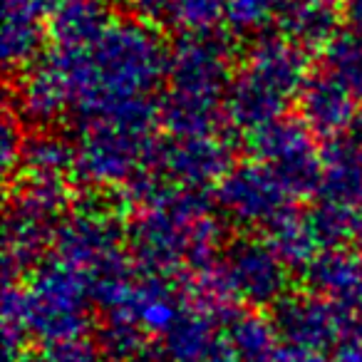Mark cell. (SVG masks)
Returning a JSON list of instances; mask_svg holds the SVG:
<instances>
[{"instance_id": "15", "label": "cell", "mask_w": 362, "mask_h": 362, "mask_svg": "<svg viewBox=\"0 0 362 362\" xmlns=\"http://www.w3.org/2000/svg\"><path fill=\"white\" fill-rule=\"evenodd\" d=\"M317 197L320 202L347 204V206L362 204V141L350 132L325 144Z\"/></svg>"}, {"instance_id": "12", "label": "cell", "mask_w": 362, "mask_h": 362, "mask_svg": "<svg viewBox=\"0 0 362 362\" xmlns=\"http://www.w3.org/2000/svg\"><path fill=\"white\" fill-rule=\"evenodd\" d=\"M70 105H75V90L60 50L37 62L18 85V110L37 124L57 119Z\"/></svg>"}, {"instance_id": "22", "label": "cell", "mask_w": 362, "mask_h": 362, "mask_svg": "<svg viewBox=\"0 0 362 362\" xmlns=\"http://www.w3.org/2000/svg\"><path fill=\"white\" fill-rule=\"evenodd\" d=\"M21 166L25 176L37 179H62L67 169L77 166V151L70 141L55 134H37L25 139L21 154Z\"/></svg>"}, {"instance_id": "28", "label": "cell", "mask_w": 362, "mask_h": 362, "mask_svg": "<svg viewBox=\"0 0 362 362\" xmlns=\"http://www.w3.org/2000/svg\"><path fill=\"white\" fill-rule=\"evenodd\" d=\"M310 3H322V6H332V3H337V0H310Z\"/></svg>"}, {"instance_id": "18", "label": "cell", "mask_w": 362, "mask_h": 362, "mask_svg": "<svg viewBox=\"0 0 362 362\" xmlns=\"http://www.w3.org/2000/svg\"><path fill=\"white\" fill-rule=\"evenodd\" d=\"M308 283L315 293L335 298L340 305L362 300V256L347 248H325L305 268Z\"/></svg>"}, {"instance_id": "13", "label": "cell", "mask_w": 362, "mask_h": 362, "mask_svg": "<svg viewBox=\"0 0 362 362\" xmlns=\"http://www.w3.org/2000/svg\"><path fill=\"white\" fill-rule=\"evenodd\" d=\"M55 218L11 202L6 218V276L21 278L28 268L40 263V253L55 241Z\"/></svg>"}, {"instance_id": "9", "label": "cell", "mask_w": 362, "mask_h": 362, "mask_svg": "<svg viewBox=\"0 0 362 362\" xmlns=\"http://www.w3.org/2000/svg\"><path fill=\"white\" fill-rule=\"evenodd\" d=\"M122 226L115 209L87 206L75 211L57 226L55 248L57 258L82 273H92L102 263L119 256Z\"/></svg>"}, {"instance_id": "17", "label": "cell", "mask_w": 362, "mask_h": 362, "mask_svg": "<svg viewBox=\"0 0 362 362\" xmlns=\"http://www.w3.org/2000/svg\"><path fill=\"white\" fill-rule=\"evenodd\" d=\"M112 25L105 0H67L50 16V33L62 50H87Z\"/></svg>"}, {"instance_id": "1", "label": "cell", "mask_w": 362, "mask_h": 362, "mask_svg": "<svg viewBox=\"0 0 362 362\" xmlns=\"http://www.w3.org/2000/svg\"><path fill=\"white\" fill-rule=\"evenodd\" d=\"M75 90V117L90 127L107 107L149 92L169 72V55L159 37L134 23H115L87 50H62Z\"/></svg>"}, {"instance_id": "8", "label": "cell", "mask_w": 362, "mask_h": 362, "mask_svg": "<svg viewBox=\"0 0 362 362\" xmlns=\"http://www.w3.org/2000/svg\"><path fill=\"white\" fill-rule=\"evenodd\" d=\"M214 273L231 298L248 303H271L286 291V263L276 256L271 243L241 238L231 243L226 258L214 266Z\"/></svg>"}, {"instance_id": "3", "label": "cell", "mask_w": 362, "mask_h": 362, "mask_svg": "<svg viewBox=\"0 0 362 362\" xmlns=\"http://www.w3.org/2000/svg\"><path fill=\"white\" fill-rule=\"evenodd\" d=\"M291 199L283 179L263 161L236 166L216 187L221 214L241 226H271L291 211Z\"/></svg>"}, {"instance_id": "25", "label": "cell", "mask_w": 362, "mask_h": 362, "mask_svg": "<svg viewBox=\"0 0 362 362\" xmlns=\"http://www.w3.org/2000/svg\"><path fill=\"white\" fill-rule=\"evenodd\" d=\"M325 67L350 87L362 105V35L352 30L337 33L325 45Z\"/></svg>"}, {"instance_id": "20", "label": "cell", "mask_w": 362, "mask_h": 362, "mask_svg": "<svg viewBox=\"0 0 362 362\" xmlns=\"http://www.w3.org/2000/svg\"><path fill=\"white\" fill-rule=\"evenodd\" d=\"M281 30L300 47H325L337 35V16L332 6L310 0H286L278 13Z\"/></svg>"}, {"instance_id": "24", "label": "cell", "mask_w": 362, "mask_h": 362, "mask_svg": "<svg viewBox=\"0 0 362 362\" xmlns=\"http://www.w3.org/2000/svg\"><path fill=\"white\" fill-rule=\"evenodd\" d=\"M223 18H226V0H169L161 25L187 35V33L216 30Z\"/></svg>"}, {"instance_id": "4", "label": "cell", "mask_w": 362, "mask_h": 362, "mask_svg": "<svg viewBox=\"0 0 362 362\" xmlns=\"http://www.w3.org/2000/svg\"><path fill=\"white\" fill-rule=\"evenodd\" d=\"M231 45L216 30L181 35L169 55L174 90L223 100L231 82Z\"/></svg>"}, {"instance_id": "2", "label": "cell", "mask_w": 362, "mask_h": 362, "mask_svg": "<svg viewBox=\"0 0 362 362\" xmlns=\"http://www.w3.org/2000/svg\"><path fill=\"white\" fill-rule=\"evenodd\" d=\"M313 132L300 119H276L246 134L248 149L258 161L273 166L293 197L317 194L322 181V154Z\"/></svg>"}, {"instance_id": "11", "label": "cell", "mask_w": 362, "mask_h": 362, "mask_svg": "<svg viewBox=\"0 0 362 362\" xmlns=\"http://www.w3.org/2000/svg\"><path fill=\"white\" fill-rule=\"evenodd\" d=\"M243 70H248L256 80H261L273 92L286 97L288 102L300 95L303 85L310 77L303 47L283 33L258 37L248 50Z\"/></svg>"}, {"instance_id": "26", "label": "cell", "mask_w": 362, "mask_h": 362, "mask_svg": "<svg viewBox=\"0 0 362 362\" xmlns=\"http://www.w3.org/2000/svg\"><path fill=\"white\" fill-rule=\"evenodd\" d=\"M23 134H21V124L16 122L13 112H6V122H3V132H0V151H3V166L11 174L16 161L21 164V154H23Z\"/></svg>"}, {"instance_id": "19", "label": "cell", "mask_w": 362, "mask_h": 362, "mask_svg": "<svg viewBox=\"0 0 362 362\" xmlns=\"http://www.w3.org/2000/svg\"><path fill=\"white\" fill-rule=\"evenodd\" d=\"M223 100L171 90L159 102V122L174 136H214L223 117Z\"/></svg>"}, {"instance_id": "23", "label": "cell", "mask_w": 362, "mask_h": 362, "mask_svg": "<svg viewBox=\"0 0 362 362\" xmlns=\"http://www.w3.org/2000/svg\"><path fill=\"white\" fill-rule=\"evenodd\" d=\"M281 325L293 335H300L305 340H320L330 332L332 325L340 322V313H332L330 305L315 298H291L281 303Z\"/></svg>"}, {"instance_id": "6", "label": "cell", "mask_w": 362, "mask_h": 362, "mask_svg": "<svg viewBox=\"0 0 362 362\" xmlns=\"http://www.w3.org/2000/svg\"><path fill=\"white\" fill-rule=\"evenodd\" d=\"M154 141L122 127H90L77 149V174L92 184H119L139 174L149 161Z\"/></svg>"}, {"instance_id": "16", "label": "cell", "mask_w": 362, "mask_h": 362, "mask_svg": "<svg viewBox=\"0 0 362 362\" xmlns=\"http://www.w3.org/2000/svg\"><path fill=\"white\" fill-rule=\"evenodd\" d=\"M3 13V57L8 70H18L40 55L45 42L42 18L50 16V8L45 0H6Z\"/></svg>"}, {"instance_id": "21", "label": "cell", "mask_w": 362, "mask_h": 362, "mask_svg": "<svg viewBox=\"0 0 362 362\" xmlns=\"http://www.w3.org/2000/svg\"><path fill=\"white\" fill-rule=\"evenodd\" d=\"M268 231H271L268 233V243L288 268H308L322 248L308 214L298 216L293 209L286 216L278 218L276 223H271Z\"/></svg>"}, {"instance_id": "7", "label": "cell", "mask_w": 362, "mask_h": 362, "mask_svg": "<svg viewBox=\"0 0 362 362\" xmlns=\"http://www.w3.org/2000/svg\"><path fill=\"white\" fill-rule=\"evenodd\" d=\"M146 166L171 187L202 189L231 171V151L216 136H174L154 144Z\"/></svg>"}, {"instance_id": "5", "label": "cell", "mask_w": 362, "mask_h": 362, "mask_svg": "<svg viewBox=\"0 0 362 362\" xmlns=\"http://www.w3.org/2000/svg\"><path fill=\"white\" fill-rule=\"evenodd\" d=\"M90 296V278L80 268L65 261L37 266L35 278L23 296L25 298V320L37 327L62 332L60 327L80 322L82 308Z\"/></svg>"}, {"instance_id": "10", "label": "cell", "mask_w": 362, "mask_h": 362, "mask_svg": "<svg viewBox=\"0 0 362 362\" xmlns=\"http://www.w3.org/2000/svg\"><path fill=\"white\" fill-rule=\"evenodd\" d=\"M296 100L303 124L315 136H322L327 141L345 136L360 115L350 87L327 67L320 72H310Z\"/></svg>"}, {"instance_id": "14", "label": "cell", "mask_w": 362, "mask_h": 362, "mask_svg": "<svg viewBox=\"0 0 362 362\" xmlns=\"http://www.w3.org/2000/svg\"><path fill=\"white\" fill-rule=\"evenodd\" d=\"M221 107L226 122L251 134L253 129H261V127L281 119L286 115L288 100L273 92L271 87H266L261 80H256L248 70H241L228 82Z\"/></svg>"}, {"instance_id": "27", "label": "cell", "mask_w": 362, "mask_h": 362, "mask_svg": "<svg viewBox=\"0 0 362 362\" xmlns=\"http://www.w3.org/2000/svg\"><path fill=\"white\" fill-rule=\"evenodd\" d=\"M342 21L347 30L362 35V0H342Z\"/></svg>"}]
</instances>
